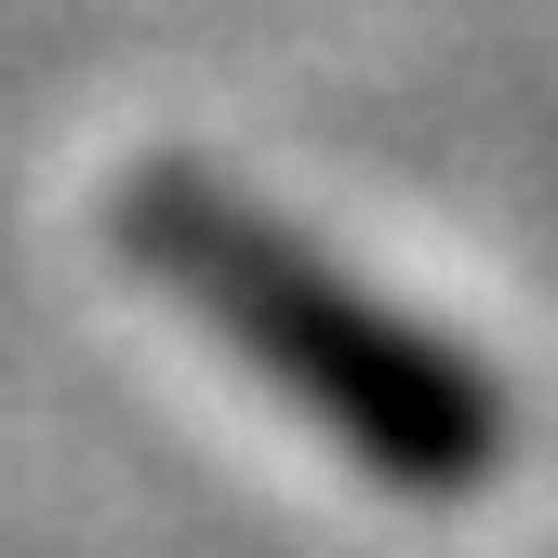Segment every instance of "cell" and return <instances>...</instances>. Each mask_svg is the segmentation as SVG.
I'll use <instances>...</instances> for the list:
<instances>
[{
  "instance_id": "6da1fadb",
  "label": "cell",
  "mask_w": 558,
  "mask_h": 558,
  "mask_svg": "<svg viewBox=\"0 0 558 558\" xmlns=\"http://www.w3.org/2000/svg\"><path fill=\"white\" fill-rule=\"evenodd\" d=\"M120 253L147 266L160 293H186L279 399H306L360 465L412 478V493H452V478L493 465V439H506L493 426V386H478L439 332L386 319L360 279H332L306 240H279L227 173L147 160L120 186Z\"/></svg>"
}]
</instances>
